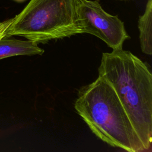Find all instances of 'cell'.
I'll return each instance as SVG.
<instances>
[{
    "label": "cell",
    "instance_id": "1",
    "mask_svg": "<svg viewBox=\"0 0 152 152\" xmlns=\"http://www.w3.org/2000/svg\"><path fill=\"white\" fill-rule=\"evenodd\" d=\"M98 71L117 94L145 151H151L152 74L148 66L122 49L103 53Z\"/></svg>",
    "mask_w": 152,
    "mask_h": 152
},
{
    "label": "cell",
    "instance_id": "2",
    "mask_svg": "<svg viewBox=\"0 0 152 152\" xmlns=\"http://www.w3.org/2000/svg\"><path fill=\"white\" fill-rule=\"evenodd\" d=\"M74 108L99 138L129 152L145 151L128 114L110 84L99 76L81 87Z\"/></svg>",
    "mask_w": 152,
    "mask_h": 152
},
{
    "label": "cell",
    "instance_id": "3",
    "mask_svg": "<svg viewBox=\"0 0 152 152\" xmlns=\"http://www.w3.org/2000/svg\"><path fill=\"white\" fill-rule=\"evenodd\" d=\"M80 0H30L14 18L7 36H22L36 44L82 34Z\"/></svg>",
    "mask_w": 152,
    "mask_h": 152
},
{
    "label": "cell",
    "instance_id": "4",
    "mask_svg": "<svg viewBox=\"0 0 152 152\" xmlns=\"http://www.w3.org/2000/svg\"><path fill=\"white\" fill-rule=\"evenodd\" d=\"M77 12L83 33L97 37L113 50L122 49L124 42L130 38L124 22L106 12L99 0H80Z\"/></svg>",
    "mask_w": 152,
    "mask_h": 152
},
{
    "label": "cell",
    "instance_id": "5",
    "mask_svg": "<svg viewBox=\"0 0 152 152\" xmlns=\"http://www.w3.org/2000/svg\"><path fill=\"white\" fill-rule=\"evenodd\" d=\"M44 50L28 40H22L4 36L0 39V59L18 55H42Z\"/></svg>",
    "mask_w": 152,
    "mask_h": 152
},
{
    "label": "cell",
    "instance_id": "6",
    "mask_svg": "<svg viewBox=\"0 0 152 152\" xmlns=\"http://www.w3.org/2000/svg\"><path fill=\"white\" fill-rule=\"evenodd\" d=\"M141 50L145 54L152 53V0H148L144 12L138 21Z\"/></svg>",
    "mask_w": 152,
    "mask_h": 152
},
{
    "label": "cell",
    "instance_id": "7",
    "mask_svg": "<svg viewBox=\"0 0 152 152\" xmlns=\"http://www.w3.org/2000/svg\"><path fill=\"white\" fill-rule=\"evenodd\" d=\"M12 21V18L8 20H5L3 21L0 22V39L7 36V32L8 28Z\"/></svg>",
    "mask_w": 152,
    "mask_h": 152
},
{
    "label": "cell",
    "instance_id": "8",
    "mask_svg": "<svg viewBox=\"0 0 152 152\" xmlns=\"http://www.w3.org/2000/svg\"><path fill=\"white\" fill-rule=\"evenodd\" d=\"M14 1H17L18 2H23L25 1L26 0H14Z\"/></svg>",
    "mask_w": 152,
    "mask_h": 152
},
{
    "label": "cell",
    "instance_id": "9",
    "mask_svg": "<svg viewBox=\"0 0 152 152\" xmlns=\"http://www.w3.org/2000/svg\"><path fill=\"white\" fill-rule=\"evenodd\" d=\"M118 1H125V0H118Z\"/></svg>",
    "mask_w": 152,
    "mask_h": 152
}]
</instances>
